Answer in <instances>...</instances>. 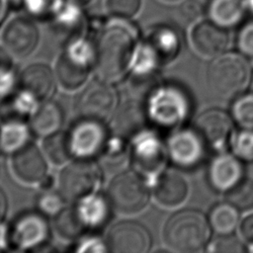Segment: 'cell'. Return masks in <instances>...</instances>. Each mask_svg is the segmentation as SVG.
I'll return each mask as SVG.
<instances>
[{
	"label": "cell",
	"mask_w": 253,
	"mask_h": 253,
	"mask_svg": "<svg viewBox=\"0 0 253 253\" xmlns=\"http://www.w3.org/2000/svg\"><path fill=\"white\" fill-rule=\"evenodd\" d=\"M243 168L233 155L222 153L216 156L209 168V179L212 187L218 191H229L241 179Z\"/></svg>",
	"instance_id": "ac0fdd59"
},
{
	"label": "cell",
	"mask_w": 253,
	"mask_h": 253,
	"mask_svg": "<svg viewBox=\"0 0 253 253\" xmlns=\"http://www.w3.org/2000/svg\"><path fill=\"white\" fill-rule=\"evenodd\" d=\"M9 242L21 249L43 245L49 236V226L44 214L27 211L19 214L8 230Z\"/></svg>",
	"instance_id": "9c48e42d"
},
{
	"label": "cell",
	"mask_w": 253,
	"mask_h": 253,
	"mask_svg": "<svg viewBox=\"0 0 253 253\" xmlns=\"http://www.w3.org/2000/svg\"><path fill=\"white\" fill-rule=\"evenodd\" d=\"M163 147L160 140L154 135H144L133 148V160L138 167L144 170H154L162 161Z\"/></svg>",
	"instance_id": "d4e9b609"
},
{
	"label": "cell",
	"mask_w": 253,
	"mask_h": 253,
	"mask_svg": "<svg viewBox=\"0 0 253 253\" xmlns=\"http://www.w3.org/2000/svg\"><path fill=\"white\" fill-rule=\"evenodd\" d=\"M63 122L60 106L52 101H44L32 116L31 130L39 136H47L58 131Z\"/></svg>",
	"instance_id": "7402d4cb"
},
{
	"label": "cell",
	"mask_w": 253,
	"mask_h": 253,
	"mask_svg": "<svg viewBox=\"0 0 253 253\" xmlns=\"http://www.w3.org/2000/svg\"><path fill=\"white\" fill-rule=\"evenodd\" d=\"M238 209L230 203L218 204L210 212V224L213 230L221 235L231 233L239 219Z\"/></svg>",
	"instance_id": "83f0119b"
},
{
	"label": "cell",
	"mask_w": 253,
	"mask_h": 253,
	"mask_svg": "<svg viewBox=\"0 0 253 253\" xmlns=\"http://www.w3.org/2000/svg\"><path fill=\"white\" fill-rule=\"evenodd\" d=\"M67 1H70L72 3H75V4H78V5L82 6V5L86 4V3H88L90 0H67Z\"/></svg>",
	"instance_id": "c3c4849f"
},
{
	"label": "cell",
	"mask_w": 253,
	"mask_h": 253,
	"mask_svg": "<svg viewBox=\"0 0 253 253\" xmlns=\"http://www.w3.org/2000/svg\"><path fill=\"white\" fill-rule=\"evenodd\" d=\"M150 116L164 126H172L183 122L189 114L190 102L179 88L165 86L153 94L150 100Z\"/></svg>",
	"instance_id": "52a82bcc"
},
{
	"label": "cell",
	"mask_w": 253,
	"mask_h": 253,
	"mask_svg": "<svg viewBox=\"0 0 253 253\" xmlns=\"http://www.w3.org/2000/svg\"><path fill=\"white\" fill-rule=\"evenodd\" d=\"M245 11L244 0H211L208 8L211 20L222 28L238 24Z\"/></svg>",
	"instance_id": "cb8c5ba5"
},
{
	"label": "cell",
	"mask_w": 253,
	"mask_h": 253,
	"mask_svg": "<svg viewBox=\"0 0 253 253\" xmlns=\"http://www.w3.org/2000/svg\"><path fill=\"white\" fill-rule=\"evenodd\" d=\"M80 5L67 0H60L50 18L54 28L66 36L71 37V41L79 38L82 25V13Z\"/></svg>",
	"instance_id": "603a6c76"
},
{
	"label": "cell",
	"mask_w": 253,
	"mask_h": 253,
	"mask_svg": "<svg viewBox=\"0 0 253 253\" xmlns=\"http://www.w3.org/2000/svg\"><path fill=\"white\" fill-rule=\"evenodd\" d=\"M36 99L23 91V96L7 99L0 108V117L7 122H21L34 108Z\"/></svg>",
	"instance_id": "f546056e"
},
{
	"label": "cell",
	"mask_w": 253,
	"mask_h": 253,
	"mask_svg": "<svg viewBox=\"0 0 253 253\" xmlns=\"http://www.w3.org/2000/svg\"><path fill=\"white\" fill-rule=\"evenodd\" d=\"M60 0H22L24 8L34 17L51 16Z\"/></svg>",
	"instance_id": "8d00e7d4"
},
{
	"label": "cell",
	"mask_w": 253,
	"mask_h": 253,
	"mask_svg": "<svg viewBox=\"0 0 253 253\" xmlns=\"http://www.w3.org/2000/svg\"><path fill=\"white\" fill-rule=\"evenodd\" d=\"M54 226L57 233L65 239L78 238L88 230L76 207L62 209L55 215Z\"/></svg>",
	"instance_id": "4316f807"
},
{
	"label": "cell",
	"mask_w": 253,
	"mask_h": 253,
	"mask_svg": "<svg viewBox=\"0 0 253 253\" xmlns=\"http://www.w3.org/2000/svg\"><path fill=\"white\" fill-rule=\"evenodd\" d=\"M6 49L0 48V90L6 91L11 86L12 74H11V59L7 54Z\"/></svg>",
	"instance_id": "ab89813d"
},
{
	"label": "cell",
	"mask_w": 253,
	"mask_h": 253,
	"mask_svg": "<svg viewBox=\"0 0 253 253\" xmlns=\"http://www.w3.org/2000/svg\"><path fill=\"white\" fill-rule=\"evenodd\" d=\"M251 74V66L243 55L227 52L217 55L209 65L207 81L216 96L232 99L247 89Z\"/></svg>",
	"instance_id": "7a4b0ae2"
},
{
	"label": "cell",
	"mask_w": 253,
	"mask_h": 253,
	"mask_svg": "<svg viewBox=\"0 0 253 253\" xmlns=\"http://www.w3.org/2000/svg\"><path fill=\"white\" fill-rule=\"evenodd\" d=\"M19 84L24 92L36 100H44L53 91L54 77L47 65L35 63L23 70L19 78Z\"/></svg>",
	"instance_id": "e0dca14e"
},
{
	"label": "cell",
	"mask_w": 253,
	"mask_h": 253,
	"mask_svg": "<svg viewBox=\"0 0 253 253\" xmlns=\"http://www.w3.org/2000/svg\"><path fill=\"white\" fill-rule=\"evenodd\" d=\"M108 200L100 196H86L80 200L76 208L88 229L102 226L108 220Z\"/></svg>",
	"instance_id": "484cf974"
},
{
	"label": "cell",
	"mask_w": 253,
	"mask_h": 253,
	"mask_svg": "<svg viewBox=\"0 0 253 253\" xmlns=\"http://www.w3.org/2000/svg\"><path fill=\"white\" fill-rule=\"evenodd\" d=\"M203 5L200 0H183L179 8V16L184 24L189 25L203 15Z\"/></svg>",
	"instance_id": "74e56055"
},
{
	"label": "cell",
	"mask_w": 253,
	"mask_h": 253,
	"mask_svg": "<svg viewBox=\"0 0 253 253\" xmlns=\"http://www.w3.org/2000/svg\"><path fill=\"white\" fill-rule=\"evenodd\" d=\"M104 5L111 16L127 20L138 13L141 0H105Z\"/></svg>",
	"instance_id": "d6a6232c"
},
{
	"label": "cell",
	"mask_w": 253,
	"mask_h": 253,
	"mask_svg": "<svg viewBox=\"0 0 253 253\" xmlns=\"http://www.w3.org/2000/svg\"><path fill=\"white\" fill-rule=\"evenodd\" d=\"M110 205L124 213L138 212L148 203L149 193L143 179L134 171L116 175L107 191Z\"/></svg>",
	"instance_id": "277c9868"
},
{
	"label": "cell",
	"mask_w": 253,
	"mask_h": 253,
	"mask_svg": "<svg viewBox=\"0 0 253 253\" xmlns=\"http://www.w3.org/2000/svg\"><path fill=\"white\" fill-rule=\"evenodd\" d=\"M239 49L248 56H253V21L246 23L237 36Z\"/></svg>",
	"instance_id": "f35d334b"
},
{
	"label": "cell",
	"mask_w": 253,
	"mask_h": 253,
	"mask_svg": "<svg viewBox=\"0 0 253 253\" xmlns=\"http://www.w3.org/2000/svg\"><path fill=\"white\" fill-rule=\"evenodd\" d=\"M8 241H9L8 230L4 227V225L0 224V250L6 246Z\"/></svg>",
	"instance_id": "ee69618b"
},
{
	"label": "cell",
	"mask_w": 253,
	"mask_h": 253,
	"mask_svg": "<svg viewBox=\"0 0 253 253\" xmlns=\"http://www.w3.org/2000/svg\"><path fill=\"white\" fill-rule=\"evenodd\" d=\"M29 132L22 122H7L0 130V146L5 151H17L27 144Z\"/></svg>",
	"instance_id": "4dcf8cb0"
},
{
	"label": "cell",
	"mask_w": 253,
	"mask_h": 253,
	"mask_svg": "<svg viewBox=\"0 0 253 253\" xmlns=\"http://www.w3.org/2000/svg\"><path fill=\"white\" fill-rule=\"evenodd\" d=\"M8 9H9L8 1L7 0H0V24L5 20Z\"/></svg>",
	"instance_id": "f6af8a7d"
},
{
	"label": "cell",
	"mask_w": 253,
	"mask_h": 253,
	"mask_svg": "<svg viewBox=\"0 0 253 253\" xmlns=\"http://www.w3.org/2000/svg\"><path fill=\"white\" fill-rule=\"evenodd\" d=\"M232 116L245 128H253V94L240 96L232 106Z\"/></svg>",
	"instance_id": "836d02e7"
},
{
	"label": "cell",
	"mask_w": 253,
	"mask_h": 253,
	"mask_svg": "<svg viewBox=\"0 0 253 253\" xmlns=\"http://www.w3.org/2000/svg\"><path fill=\"white\" fill-rule=\"evenodd\" d=\"M114 90L104 80L92 81L79 94L75 109L81 119L104 122L114 110Z\"/></svg>",
	"instance_id": "ba28073f"
},
{
	"label": "cell",
	"mask_w": 253,
	"mask_h": 253,
	"mask_svg": "<svg viewBox=\"0 0 253 253\" xmlns=\"http://www.w3.org/2000/svg\"><path fill=\"white\" fill-rule=\"evenodd\" d=\"M99 168L89 159H79L63 168L59 176V193L68 201L88 196L99 182Z\"/></svg>",
	"instance_id": "8992f818"
},
{
	"label": "cell",
	"mask_w": 253,
	"mask_h": 253,
	"mask_svg": "<svg viewBox=\"0 0 253 253\" xmlns=\"http://www.w3.org/2000/svg\"><path fill=\"white\" fill-rule=\"evenodd\" d=\"M190 39L195 50L206 57L221 54L228 44L227 33L212 21L197 23L192 29Z\"/></svg>",
	"instance_id": "9a60e30c"
},
{
	"label": "cell",
	"mask_w": 253,
	"mask_h": 253,
	"mask_svg": "<svg viewBox=\"0 0 253 253\" xmlns=\"http://www.w3.org/2000/svg\"><path fill=\"white\" fill-rule=\"evenodd\" d=\"M145 117L146 112L139 103L133 100L126 101L115 115L114 129L122 137L131 136L144 126Z\"/></svg>",
	"instance_id": "ffe728a7"
},
{
	"label": "cell",
	"mask_w": 253,
	"mask_h": 253,
	"mask_svg": "<svg viewBox=\"0 0 253 253\" xmlns=\"http://www.w3.org/2000/svg\"><path fill=\"white\" fill-rule=\"evenodd\" d=\"M134 48V32L126 25L116 22L105 28L96 42L94 62L102 80L121 79L128 66Z\"/></svg>",
	"instance_id": "6da1fadb"
},
{
	"label": "cell",
	"mask_w": 253,
	"mask_h": 253,
	"mask_svg": "<svg viewBox=\"0 0 253 253\" xmlns=\"http://www.w3.org/2000/svg\"><path fill=\"white\" fill-rule=\"evenodd\" d=\"M205 142L193 129H182L175 132L168 142V153L178 166L191 168L196 166L204 155Z\"/></svg>",
	"instance_id": "5bb4252c"
},
{
	"label": "cell",
	"mask_w": 253,
	"mask_h": 253,
	"mask_svg": "<svg viewBox=\"0 0 253 253\" xmlns=\"http://www.w3.org/2000/svg\"><path fill=\"white\" fill-rule=\"evenodd\" d=\"M188 187L184 178L174 171H166L160 175L155 186L154 195L164 207H175L184 202Z\"/></svg>",
	"instance_id": "d6986e66"
},
{
	"label": "cell",
	"mask_w": 253,
	"mask_h": 253,
	"mask_svg": "<svg viewBox=\"0 0 253 253\" xmlns=\"http://www.w3.org/2000/svg\"><path fill=\"white\" fill-rule=\"evenodd\" d=\"M163 3H166V4H176V3H180L182 2L183 0H159Z\"/></svg>",
	"instance_id": "681fc988"
},
{
	"label": "cell",
	"mask_w": 253,
	"mask_h": 253,
	"mask_svg": "<svg viewBox=\"0 0 253 253\" xmlns=\"http://www.w3.org/2000/svg\"><path fill=\"white\" fill-rule=\"evenodd\" d=\"M240 231L242 236L253 245V214L248 215L240 225Z\"/></svg>",
	"instance_id": "b9f144b4"
},
{
	"label": "cell",
	"mask_w": 253,
	"mask_h": 253,
	"mask_svg": "<svg viewBox=\"0 0 253 253\" xmlns=\"http://www.w3.org/2000/svg\"><path fill=\"white\" fill-rule=\"evenodd\" d=\"M227 201L241 211L253 209V180H240L229 190Z\"/></svg>",
	"instance_id": "1f68e13d"
},
{
	"label": "cell",
	"mask_w": 253,
	"mask_h": 253,
	"mask_svg": "<svg viewBox=\"0 0 253 253\" xmlns=\"http://www.w3.org/2000/svg\"><path fill=\"white\" fill-rule=\"evenodd\" d=\"M43 149L49 160L54 164L65 163L72 155L68 133L55 131L46 136Z\"/></svg>",
	"instance_id": "f1b7e54d"
},
{
	"label": "cell",
	"mask_w": 253,
	"mask_h": 253,
	"mask_svg": "<svg viewBox=\"0 0 253 253\" xmlns=\"http://www.w3.org/2000/svg\"><path fill=\"white\" fill-rule=\"evenodd\" d=\"M78 251H104L105 248L98 240H85L77 248Z\"/></svg>",
	"instance_id": "7bdbcfd3"
},
{
	"label": "cell",
	"mask_w": 253,
	"mask_h": 253,
	"mask_svg": "<svg viewBox=\"0 0 253 253\" xmlns=\"http://www.w3.org/2000/svg\"><path fill=\"white\" fill-rule=\"evenodd\" d=\"M211 237V224L206 216L195 210L177 211L164 227V239L174 250L194 252L202 249Z\"/></svg>",
	"instance_id": "3957f363"
},
{
	"label": "cell",
	"mask_w": 253,
	"mask_h": 253,
	"mask_svg": "<svg viewBox=\"0 0 253 253\" xmlns=\"http://www.w3.org/2000/svg\"><path fill=\"white\" fill-rule=\"evenodd\" d=\"M92 49L80 38L69 42L56 64V76L66 89H76L87 79L90 72Z\"/></svg>",
	"instance_id": "5b68a950"
},
{
	"label": "cell",
	"mask_w": 253,
	"mask_h": 253,
	"mask_svg": "<svg viewBox=\"0 0 253 253\" xmlns=\"http://www.w3.org/2000/svg\"><path fill=\"white\" fill-rule=\"evenodd\" d=\"M12 167L16 176L27 183L42 181L46 176V162L42 153L33 143H27L12 158Z\"/></svg>",
	"instance_id": "2e32d148"
},
{
	"label": "cell",
	"mask_w": 253,
	"mask_h": 253,
	"mask_svg": "<svg viewBox=\"0 0 253 253\" xmlns=\"http://www.w3.org/2000/svg\"><path fill=\"white\" fill-rule=\"evenodd\" d=\"M7 209V202H6V197L2 190L0 189V219L4 216L5 211Z\"/></svg>",
	"instance_id": "bcb514c9"
},
{
	"label": "cell",
	"mask_w": 253,
	"mask_h": 253,
	"mask_svg": "<svg viewBox=\"0 0 253 253\" xmlns=\"http://www.w3.org/2000/svg\"><path fill=\"white\" fill-rule=\"evenodd\" d=\"M72 154L81 159H89L103 151L106 130L102 122L84 120L76 124L68 133Z\"/></svg>",
	"instance_id": "4fadbf2b"
},
{
	"label": "cell",
	"mask_w": 253,
	"mask_h": 253,
	"mask_svg": "<svg viewBox=\"0 0 253 253\" xmlns=\"http://www.w3.org/2000/svg\"><path fill=\"white\" fill-rule=\"evenodd\" d=\"M63 197L60 193L44 192L38 198L39 211L43 214H57L63 206Z\"/></svg>",
	"instance_id": "d590c367"
},
{
	"label": "cell",
	"mask_w": 253,
	"mask_h": 253,
	"mask_svg": "<svg viewBox=\"0 0 253 253\" xmlns=\"http://www.w3.org/2000/svg\"><path fill=\"white\" fill-rule=\"evenodd\" d=\"M106 245L110 251L116 253H144L150 248L151 236L141 223L122 220L109 230Z\"/></svg>",
	"instance_id": "30bf717a"
},
{
	"label": "cell",
	"mask_w": 253,
	"mask_h": 253,
	"mask_svg": "<svg viewBox=\"0 0 253 253\" xmlns=\"http://www.w3.org/2000/svg\"><path fill=\"white\" fill-rule=\"evenodd\" d=\"M213 251H230V252H240L243 251L244 248L240 244V242L234 237H223L218 239L212 248Z\"/></svg>",
	"instance_id": "60d3db41"
},
{
	"label": "cell",
	"mask_w": 253,
	"mask_h": 253,
	"mask_svg": "<svg viewBox=\"0 0 253 253\" xmlns=\"http://www.w3.org/2000/svg\"><path fill=\"white\" fill-rule=\"evenodd\" d=\"M244 5L246 11H249L253 14V0H244Z\"/></svg>",
	"instance_id": "7dc6e473"
},
{
	"label": "cell",
	"mask_w": 253,
	"mask_h": 253,
	"mask_svg": "<svg viewBox=\"0 0 253 253\" xmlns=\"http://www.w3.org/2000/svg\"><path fill=\"white\" fill-rule=\"evenodd\" d=\"M5 49L18 58L29 56L39 42V30L36 24L26 16L11 19L2 33Z\"/></svg>",
	"instance_id": "8fae6325"
},
{
	"label": "cell",
	"mask_w": 253,
	"mask_h": 253,
	"mask_svg": "<svg viewBox=\"0 0 253 253\" xmlns=\"http://www.w3.org/2000/svg\"><path fill=\"white\" fill-rule=\"evenodd\" d=\"M232 148L240 159L253 161V128L238 131L232 139Z\"/></svg>",
	"instance_id": "e575fe53"
},
{
	"label": "cell",
	"mask_w": 253,
	"mask_h": 253,
	"mask_svg": "<svg viewBox=\"0 0 253 253\" xmlns=\"http://www.w3.org/2000/svg\"><path fill=\"white\" fill-rule=\"evenodd\" d=\"M144 43L149 47L159 62L173 58L180 48V36L170 27H158L149 33Z\"/></svg>",
	"instance_id": "44dd1931"
},
{
	"label": "cell",
	"mask_w": 253,
	"mask_h": 253,
	"mask_svg": "<svg viewBox=\"0 0 253 253\" xmlns=\"http://www.w3.org/2000/svg\"><path fill=\"white\" fill-rule=\"evenodd\" d=\"M232 126V120L227 113L218 109H210L197 117L194 129L206 144L213 149H222L229 139Z\"/></svg>",
	"instance_id": "7c38bea8"
}]
</instances>
